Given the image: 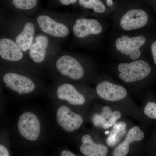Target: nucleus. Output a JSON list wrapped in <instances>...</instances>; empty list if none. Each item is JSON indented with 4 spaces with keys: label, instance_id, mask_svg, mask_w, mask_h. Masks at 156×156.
Segmentation results:
<instances>
[{
    "label": "nucleus",
    "instance_id": "obj_1",
    "mask_svg": "<svg viewBox=\"0 0 156 156\" xmlns=\"http://www.w3.org/2000/svg\"><path fill=\"white\" fill-rule=\"evenodd\" d=\"M5 69L0 72V80L16 97L30 98L48 93V89L40 77L14 69Z\"/></svg>",
    "mask_w": 156,
    "mask_h": 156
},
{
    "label": "nucleus",
    "instance_id": "obj_2",
    "mask_svg": "<svg viewBox=\"0 0 156 156\" xmlns=\"http://www.w3.org/2000/svg\"><path fill=\"white\" fill-rule=\"evenodd\" d=\"M47 122L40 112L27 109L20 112L15 119L11 134L28 142H37L49 133Z\"/></svg>",
    "mask_w": 156,
    "mask_h": 156
},
{
    "label": "nucleus",
    "instance_id": "obj_3",
    "mask_svg": "<svg viewBox=\"0 0 156 156\" xmlns=\"http://www.w3.org/2000/svg\"><path fill=\"white\" fill-rule=\"evenodd\" d=\"M60 50L58 41L38 30L26 55L30 62L45 73Z\"/></svg>",
    "mask_w": 156,
    "mask_h": 156
},
{
    "label": "nucleus",
    "instance_id": "obj_4",
    "mask_svg": "<svg viewBox=\"0 0 156 156\" xmlns=\"http://www.w3.org/2000/svg\"><path fill=\"white\" fill-rule=\"evenodd\" d=\"M47 72L53 82L80 80L86 75L83 66L77 58L61 51L51 62Z\"/></svg>",
    "mask_w": 156,
    "mask_h": 156
},
{
    "label": "nucleus",
    "instance_id": "obj_5",
    "mask_svg": "<svg viewBox=\"0 0 156 156\" xmlns=\"http://www.w3.org/2000/svg\"><path fill=\"white\" fill-rule=\"evenodd\" d=\"M0 58L5 62L12 64V69L41 78L45 75L30 62L17 43L10 38H0Z\"/></svg>",
    "mask_w": 156,
    "mask_h": 156
},
{
    "label": "nucleus",
    "instance_id": "obj_6",
    "mask_svg": "<svg viewBox=\"0 0 156 156\" xmlns=\"http://www.w3.org/2000/svg\"><path fill=\"white\" fill-rule=\"evenodd\" d=\"M47 94L51 102L61 103L69 106L81 107L86 103L83 94L74 85L66 82H53L48 88Z\"/></svg>",
    "mask_w": 156,
    "mask_h": 156
},
{
    "label": "nucleus",
    "instance_id": "obj_7",
    "mask_svg": "<svg viewBox=\"0 0 156 156\" xmlns=\"http://www.w3.org/2000/svg\"><path fill=\"white\" fill-rule=\"evenodd\" d=\"M52 103L54 122L58 129L66 133H72L81 128L84 119L80 114L63 104Z\"/></svg>",
    "mask_w": 156,
    "mask_h": 156
},
{
    "label": "nucleus",
    "instance_id": "obj_8",
    "mask_svg": "<svg viewBox=\"0 0 156 156\" xmlns=\"http://www.w3.org/2000/svg\"><path fill=\"white\" fill-rule=\"evenodd\" d=\"M37 31L34 19L23 16L14 23V37L13 40L26 54L31 46Z\"/></svg>",
    "mask_w": 156,
    "mask_h": 156
},
{
    "label": "nucleus",
    "instance_id": "obj_9",
    "mask_svg": "<svg viewBox=\"0 0 156 156\" xmlns=\"http://www.w3.org/2000/svg\"><path fill=\"white\" fill-rule=\"evenodd\" d=\"M35 21L38 30L58 42L68 36L69 27L66 23L50 15L41 14L37 16Z\"/></svg>",
    "mask_w": 156,
    "mask_h": 156
},
{
    "label": "nucleus",
    "instance_id": "obj_10",
    "mask_svg": "<svg viewBox=\"0 0 156 156\" xmlns=\"http://www.w3.org/2000/svg\"><path fill=\"white\" fill-rule=\"evenodd\" d=\"M118 70L121 80L126 83H132L146 77L151 72V68L146 62L139 60L121 63L118 66Z\"/></svg>",
    "mask_w": 156,
    "mask_h": 156
},
{
    "label": "nucleus",
    "instance_id": "obj_11",
    "mask_svg": "<svg viewBox=\"0 0 156 156\" xmlns=\"http://www.w3.org/2000/svg\"><path fill=\"white\" fill-rule=\"evenodd\" d=\"M146 40L142 36L130 38L126 35L122 36L117 39V50L122 54L130 56L132 60H135L141 54L140 48L145 44Z\"/></svg>",
    "mask_w": 156,
    "mask_h": 156
},
{
    "label": "nucleus",
    "instance_id": "obj_12",
    "mask_svg": "<svg viewBox=\"0 0 156 156\" xmlns=\"http://www.w3.org/2000/svg\"><path fill=\"white\" fill-rule=\"evenodd\" d=\"M73 31L76 38L83 39L90 35H97L103 30L101 24L95 19L80 18L73 25Z\"/></svg>",
    "mask_w": 156,
    "mask_h": 156
},
{
    "label": "nucleus",
    "instance_id": "obj_13",
    "mask_svg": "<svg viewBox=\"0 0 156 156\" xmlns=\"http://www.w3.org/2000/svg\"><path fill=\"white\" fill-rule=\"evenodd\" d=\"M148 20V16L145 11L133 9L123 15L120 20V24L124 30H134L144 27Z\"/></svg>",
    "mask_w": 156,
    "mask_h": 156
},
{
    "label": "nucleus",
    "instance_id": "obj_14",
    "mask_svg": "<svg viewBox=\"0 0 156 156\" xmlns=\"http://www.w3.org/2000/svg\"><path fill=\"white\" fill-rule=\"evenodd\" d=\"M96 91L101 98L109 101L122 100L127 95V90L125 88L108 81H103L98 84L96 87Z\"/></svg>",
    "mask_w": 156,
    "mask_h": 156
},
{
    "label": "nucleus",
    "instance_id": "obj_15",
    "mask_svg": "<svg viewBox=\"0 0 156 156\" xmlns=\"http://www.w3.org/2000/svg\"><path fill=\"white\" fill-rule=\"evenodd\" d=\"M121 117L119 111L112 112L110 107L105 106L103 108L101 114L96 113L92 115V121L95 127L107 129L115 124Z\"/></svg>",
    "mask_w": 156,
    "mask_h": 156
},
{
    "label": "nucleus",
    "instance_id": "obj_16",
    "mask_svg": "<svg viewBox=\"0 0 156 156\" xmlns=\"http://www.w3.org/2000/svg\"><path fill=\"white\" fill-rule=\"evenodd\" d=\"M82 144L80 151L86 156H107L108 149L104 144L95 143L92 136L89 134H84L81 138Z\"/></svg>",
    "mask_w": 156,
    "mask_h": 156
},
{
    "label": "nucleus",
    "instance_id": "obj_17",
    "mask_svg": "<svg viewBox=\"0 0 156 156\" xmlns=\"http://www.w3.org/2000/svg\"><path fill=\"white\" fill-rule=\"evenodd\" d=\"M144 132L139 127L131 128L126 135V139L118 146L113 152V156H127L129 152L130 144L135 141L142 140L144 137Z\"/></svg>",
    "mask_w": 156,
    "mask_h": 156
},
{
    "label": "nucleus",
    "instance_id": "obj_18",
    "mask_svg": "<svg viewBox=\"0 0 156 156\" xmlns=\"http://www.w3.org/2000/svg\"><path fill=\"white\" fill-rule=\"evenodd\" d=\"M126 128V124L122 122L116 123L114 125L112 130L106 140L107 144L109 146H114L119 142L122 136L125 134Z\"/></svg>",
    "mask_w": 156,
    "mask_h": 156
},
{
    "label": "nucleus",
    "instance_id": "obj_19",
    "mask_svg": "<svg viewBox=\"0 0 156 156\" xmlns=\"http://www.w3.org/2000/svg\"><path fill=\"white\" fill-rule=\"evenodd\" d=\"M10 136V129L8 127L0 128V156H11L9 145Z\"/></svg>",
    "mask_w": 156,
    "mask_h": 156
},
{
    "label": "nucleus",
    "instance_id": "obj_20",
    "mask_svg": "<svg viewBox=\"0 0 156 156\" xmlns=\"http://www.w3.org/2000/svg\"><path fill=\"white\" fill-rule=\"evenodd\" d=\"M80 5L87 9H92L96 13L102 14L106 8L100 0H79Z\"/></svg>",
    "mask_w": 156,
    "mask_h": 156
},
{
    "label": "nucleus",
    "instance_id": "obj_21",
    "mask_svg": "<svg viewBox=\"0 0 156 156\" xmlns=\"http://www.w3.org/2000/svg\"><path fill=\"white\" fill-rule=\"evenodd\" d=\"M16 9L22 11H28L34 8L38 4V0H11Z\"/></svg>",
    "mask_w": 156,
    "mask_h": 156
},
{
    "label": "nucleus",
    "instance_id": "obj_22",
    "mask_svg": "<svg viewBox=\"0 0 156 156\" xmlns=\"http://www.w3.org/2000/svg\"><path fill=\"white\" fill-rule=\"evenodd\" d=\"M144 113L149 118L156 119V103L151 101L148 102L144 108Z\"/></svg>",
    "mask_w": 156,
    "mask_h": 156
},
{
    "label": "nucleus",
    "instance_id": "obj_23",
    "mask_svg": "<svg viewBox=\"0 0 156 156\" xmlns=\"http://www.w3.org/2000/svg\"><path fill=\"white\" fill-rule=\"evenodd\" d=\"M151 52L154 62L156 66V41L151 45Z\"/></svg>",
    "mask_w": 156,
    "mask_h": 156
},
{
    "label": "nucleus",
    "instance_id": "obj_24",
    "mask_svg": "<svg viewBox=\"0 0 156 156\" xmlns=\"http://www.w3.org/2000/svg\"><path fill=\"white\" fill-rule=\"evenodd\" d=\"M77 0H59V2L63 5H69L76 2Z\"/></svg>",
    "mask_w": 156,
    "mask_h": 156
},
{
    "label": "nucleus",
    "instance_id": "obj_25",
    "mask_svg": "<svg viewBox=\"0 0 156 156\" xmlns=\"http://www.w3.org/2000/svg\"><path fill=\"white\" fill-rule=\"evenodd\" d=\"M60 156H76L74 154L68 150L65 149L62 151Z\"/></svg>",
    "mask_w": 156,
    "mask_h": 156
},
{
    "label": "nucleus",
    "instance_id": "obj_26",
    "mask_svg": "<svg viewBox=\"0 0 156 156\" xmlns=\"http://www.w3.org/2000/svg\"><path fill=\"white\" fill-rule=\"evenodd\" d=\"M107 4L109 7H111L113 5L114 3L113 0H106Z\"/></svg>",
    "mask_w": 156,
    "mask_h": 156
},
{
    "label": "nucleus",
    "instance_id": "obj_27",
    "mask_svg": "<svg viewBox=\"0 0 156 156\" xmlns=\"http://www.w3.org/2000/svg\"><path fill=\"white\" fill-rule=\"evenodd\" d=\"M2 89L0 87V100H5V98L3 96Z\"/></svg>",
    "mask_w": 156,
    "mask_h": 156
},
{
    "label": "nucleus",
    "instance_id": "obj_28",
    "mask_svg": "<svg viewBox=\"0 0 156 156\" xmlns=\"http://www.w3.org/2000/svg\"><path fill=\"white\" fill-rule=\"evenodd\" d=\"M109 132L108 131H106V132H105V134H109Z\"/></svg>",
    "mask_w": 156,
    "mask_h": 156
}]
</instances>
